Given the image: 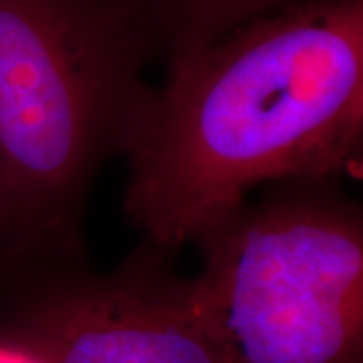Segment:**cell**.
Listing matches in <instances>:
<instances>
[{"label": "cell", "mask_w": 363, "mask_h": 363, "mask_svg": "<svg viewBox=\"0 0 363 363\" xmlns=\"http://www.w3.org/2000/svg\"><path fill=\"white\" fill-rule=\"evenodd\" d=\"M128 157L143 242L194 245L262 184L341 180L363 152V0H313L168 61Z\"/></svg>", "instance_id": "obj_1"}, {"label": "cell", "mask_w": 363, "mask_h": 363, "mask_svg": "<svg viewBox=\"0 0 363 363\" xmlns=\"http://www.w3.org/2000/svg\"><path fill=\"white\" fill-rule=\"evenodd\" d=\"M147 59L113 0H0V164L71 252L93 182L152 97Z\"/></svg>", "instance_id": "obj_2"}, {"label": "cell", "mask_w": 363, "mask_h": 363, "mask_svg": "<svg viewBox=\"0 0 363 363\" xmlns=\"http://www.w3.org/2000/svg\"><path fill=\"white\" fill-rule=\"evenodd\" d=\"M196 245V303L230 363H363V212L339 180L277 182Z\"/></svg>", "instance_id": "obj_3"}, {"label": "cell", "mask_w": 363, "mask_h": 363, "mask_svg": "<svg viewBox=\"0 0 363 363\" xmlns=\"http://www.w3.org/2000/svg\"><path fill=\"white\" fill-rule=\"evenodd\" d=\"M174 255L143 242L109 271L77 259L0 285V337L43 363H230Z\"/></svg>", "instance_id": "obj_4"}, {"label": "cell", "mask_w": 363, "mask_h": 363, "mask_svg": "<svg viewBox=\"0 0 363 363\" xmlns=\"http://www.w3.org/2000/svg\"><path fill=\"white\" fill-rule=\"evenodd\" d=\"M150 57H180L262 16L313 0H113Z\"/></svg>", "instance_id": "obj_5"}, {"label": "cell", "mask_w": 363, "mask_h": 363, "mask_svg": "<svg viewBox=\"0 0 363 363\" xmlns=\"http://www.w3.org/2000/svg\"><path fill=\"white\" fill-rule=\"evenodd\" d=\"M83 255L63 248L43 228L0 164V285L47 262Z\"/></svg>", "instance_id": "obj_6"}, {"label": "cell", "mask_w": 363, "mask_h": 363, "mask_svg": "<svg viewBox=\"0 0 363 363\" xmlns=\"http://www.w3.org/2000/svg\"><path fill=\"white\" fill-rule=\"evenodd\" d=\"M0 363H43L28 351L0 337Z\"/></svg>", "instance_id": "obj_7"}]
</instances>
